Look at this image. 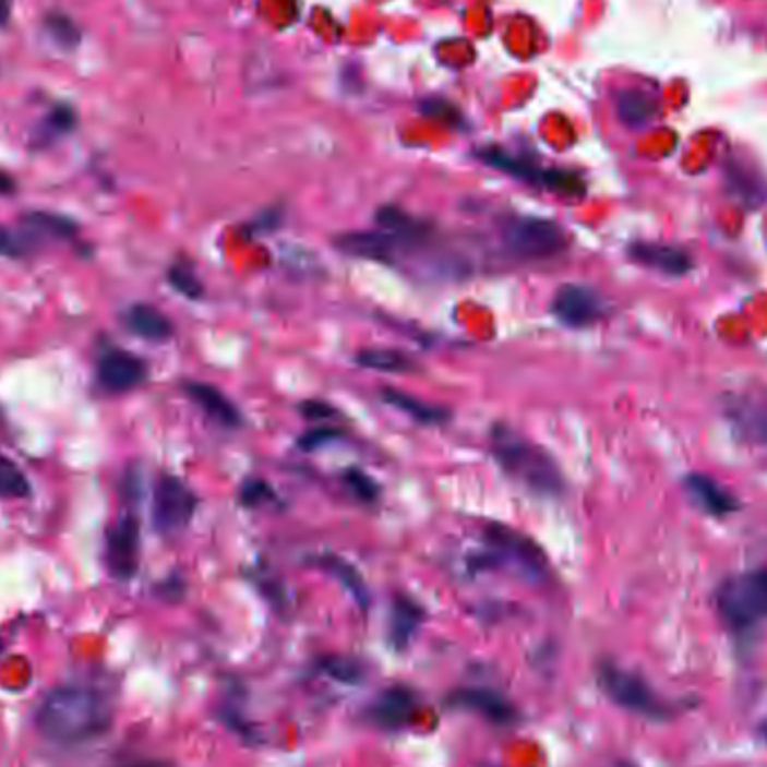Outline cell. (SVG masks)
<instances>
[{
    "instance_id": "cell-1",
    "label": "cell",
    "mask_w": 767,
    "mask_h": 767,
    "mask_svg": "<svg viewBox=\"0 0 767 767\" xmlns=\"http://www.w3.org/2000/svg\"><path fill=\"white\" fill-rule=\"evenodd\" d=\"M112 724V705L108 696L93 686H57L36 709V730L59 745L88 743L106 734Z\"/></svg>"
},
{
    "instance_id": "cell-2",
    "label": "cell",
    "mask_w": 767,
    "mask_h": 767,
    "mask_svg": "<svg viewBox=\"0 0 767 767\" xmlns=\"http://www.w3.org/2000/svg\"><path fill=\"white\" fill-rule=\"evenodd\" d=\"M492 456L499 467L530 492L556 496L563 490V476L556 460L535 442L525 440L505 424H496L490 433Z\"/></svg>"
},
{
    "instance_id": "cell-3",
    "label": "cell",
    "mask_w": 767,
    "mask_h": 767,
    "mask_svg": "<svg viewBox=\"0 0 767 767\" xmlns=\"http://www.w3.org/2000/svg\"><path fill=\"white\" fill-rule=\"evenodd\" d=\"M484 552H478L469 559V568L474 573L512 568L516 575L541 582L548 575V556L528 535L501 523L484 525L482 530Z\"/></svg>"
},
{
    "instance_id": "cell-4",
    "label": "cell",
    "mask_w": 767,
    "mask_h": 767,
    "mask_svg": "<svg viewBox=\"0 0 767 767\" xmlns=\"http://www.w3.org/2000/svg\"><path fill=\"white\" fill-rule=\"evenodd\" d=\"M720 620L732 631H750L767 618V568L727 579L716 592Z\"/></svg>"
},
{
    "instance_id": "cell-5",
    "label": "cell",
    "mask_w": 767,
    "mask_h": 767,
    "mask_svg": "<svg viewBox=\"0 0 767 767\" xmlns=\"http://www.w3.org/2000/svg\"><path fill=\"white\" fill-rule=\"evenodd\" d=\"M597 682L606 696L631 714L651 720H669L675 714V707L669 705L660 694H656L649 682L613 662L599 664Z\"/></svg>"
},
{
    "instance_id": "cell-6",
    "label": "cell",
    "mask_w": 767,
    "mask_h": 767,
    "mask_svg": "<svg viewBox=\"0 0 767 767\" xmlns=\"http://www.w3.org/2000/svg\"><path fill=\"white\" fill-rule=\"evenodd\" d=\"M503 248L520 261H546L568 248V233L550 218L512 216L501 225Z\"/></svg>"
},
{
    "instance_id": "cell-7",
    "label": "cell",
    "mask_w": 767,
    "mask_h": 767,
    "mask_svg": "<svg viewBox=\"0 0 767 767\" xmlns=\"http://www.w3.org/2000/svg\"><path fill=\"white\" fill-rule=\"evenodd\" d=\"M478 157L484 161V165H490L516 180L548 189L552 193L568 195V197H577L584 193V182L577 173L561 171V169H541L535 165V161L510 155L501 148H482L478 151Z\"/></svg>"
},
{
    "instance_id": "cell-8",
    "label": "cell",
    "mask_w": 767,
    "mask_h": 767,
    "mask_svg": "<svg viewBox=\"0 0 767 767\" xmlns=\"http://www.w3.org/2000/svg\"><path fill=\"white\" fill-rule=\"evenodd\" d=\"M197 496L189 484L171 474L159 476L153 492V525L161 535H178L191 523Z\"/></svg>"
},
{
    "instance_id": "cell-9",
    "label": "cell",
    "mask_w": 767,
    "mask_h": 767,
    "mask_svg": "<svg viewBox=\"0 0 767 767\" xmlns=\"http://www.w3.org/2000/svg\"><path fill=\"white\" fill-rule=\"evenodd\" d=\"M335 245L350 256L395 265L404 254L416 252L424 242L397 236L386 229L377 231H348L335 238Z\"/></svg>"
},
{
    "instance_id": "cell-10",
    "label": "cell",
    "mask_w": 767,
    "mask_h": 767,
    "mask_svg": "<svg viewBox=\"0 0 767 767\" xmlns=\"http://www.w3.org/2000/svg\"><path fill=\"white\" fill-rule=\"evenodd\" d=\"M106 568L119 582L135 577L140 568V520L133 514H124L108 530Z\"/></svg>"
},
{
    "instance_id": "cell-11",
    "label": "cell",
    "mask_w": 767,
    "mask_h": 767,
    "mask_svg": "<svg viewBox=\"0 0 767 767\" xmlns=\"http://www.w3.org/2000/svg\"><path fill=\"white\" fill-rule=\"evenodd\" d=\"M552 314L568 328H588L606 314V303L586 286H563L552 299Z\"/></svg>"
},
{
    "instance_id": "cell-12",
    "label": "cell",
    "mask_w": 767,
    "mask_h": 767,
    "mask_svg": "<svg viewBox=\"0 0 767 767\" xmlns=\"http://www.w3.org/2000/svg\"><path fill=\"white\" fill-rule=\"evenodd\" d=\"M420 707V696L407 684H393L384 690L369 709V718L382 730L397 732L414 722Z\"/></svg>"
},
{
    "instance_id": "cell-13",
    "label": "cell",
    "mask_w": 767,
    "mask_h": 767,
    "mask_svg": "<svg viewBox=\"0 0 767 767\" xmlns=\"http://www.w3.org/2000/svg\"><path fill=\"white\" fill-rule=\"evenodd\" d=\"M447 705L480 714L494 724H512L518 718L516 707L503 694L488 690V686H463V690L450 694Z\"/></svg>"
},
{
    "instance_id": "cell-14",
    "label": "cell",
    "mask_w": 767,
    "mask_h": 767,
    "mask_svg": "<svg viewBox=\"0 0 767 767\" xmlns=\"http://www.w3.org/2000/svg\"><path fill=\"white\" fill-rule=\"evenodd\" d=\"M99 384L110 393H127L146 380V363L127 350H108L97 367Z\"/></svg>"
},
{
    "instance_id": "cell-15",
    "label": "cell",
    "mask_w": 767,
    "mask_h": 767,
    "mask_svg": "<svg viewBox=\"0 0 767 767\" xmlns=\"http://www.w3.org/2000/svg\"><path fill=\"white\" fill-rule=\"evenodd\" d=\"M182 388H184L187 397L212 422H216V424H220L225 429H238L242 424V416L233 407V402L220 388H216L214 384H207V382H184Z\"/></svg>"
},
{
    "instance_id": "cell-16",
    "label": "cell",
    "mask_w": 767,
    "mask_h": 767,
    "mask_svg": "<svg viewBox=\"0 0 767 767\" xmlns=\"http://www.w3.org/2000/svg\"><path fill=\"white\" fill-rule=\"evenodd\" d=\"M628 254L635 263L669 276H682L694 267L692 256L684 250L662 245V242H635V245L628 248Z\"/></svg>"
},
{
    "instance_id": "cell-17",
    "label": "cell",
    "mask_w": 767,
    "mask_h": 767,
    "mask_svg": "<svg viewBox=\"0 0 767 767\" xmlns=\"http://www.w3.org/2000/svg\"><path fill=\"white\" fill-rule=\"evenodd\" d=\"M424 622V609L409 595H395L388 618V642L395 651L409 649L420 624Z\"/></svg>"
},
{
    "instance_id": "cell-18",
    "label": "cell",
    "mask_w": 767,
    "mask_h": 767,
    "mask_svg": "<svg viewBox=\"0 0 767 767\" xmlns=\"http://www.w3.org/2000/svg\"><path fill=\"white\" fill-rule=\"evenodd\" d=\"M684 490H686V496H690L707 514L724 516L736 510V499L727 490H722L720 484L709 476L692 474L684 480Z\"/></svg>"
},
{
    "instance_id": "cell-19",
    "label": "cell",
    "mask_w": 767,
    "mask_h": 767,
    "mask_svg": "<svg viewBox=\"0 0 767 767\" xmlns=\"http://www.w3.org/2000/svg\"><path fill=\"white\" fill-rule=\"evenodd\" d=\"M124 319H127L129 331L135 337L144 339V341L159 344V341H167V339L173 337L171 319L165 312H159L157 308H153V305L137 303V305L127 310Z\"/></svg>"
},
{
    "instance_id": "cell-20",
    "label": "cell",
    "mask_w": 767,
    "mask_h": 767,
    "mask_svg": "<svg viewBox=\"0 0 767 767\" xmlns=\"http://www.w3.org/2000/svg\"><path fill=\"white\" fill-rule=\"evenodd\" d=\"M314 565L316 568H321L323 573H328L331 577H335L348 592L350 597L357 601V606L361 611H369V603H371V595H369V588H367V582L361 579L359 571L355 568V565L337 554H321L314 559Z\"/></svg>"
},
{
    "instance_id": "cell-21",
    "label": "cell",
    "mask_w": 767,
    "mask_h": 767,
    "mask_svg": "<svg viewBox=\"0 0 767 767\" xmlns=\"http://www.w3.org/2000/svg\"><path fill=\"white\" fill-rule=\"evenodd\" d=\"M380 395H382L384 404H388V407H393L395 411L409 416L416 422L427 424V427L444 424V422H450V418H452V414L447 409L433 407V404L422 402V399H418V397H414L409 393H404V391H397V388H384Z\"/></svg>"
},
{
    "instance_id": "cell-22",
    "label": "cell",
    "mask_w": 767,
    "mask_h": 767,
    "mask_svg": "<svg viewBox=\"0 0 767 767\" xmlns=\"http://www.w3.org/2000/svg\"><path fill=\"white\" fill-rule=\"evenodd\" d=\"M377 223H380V229H386V231H393L397 236H404V238H411V240H418V242H427L433 233V227L416 216H409L407 212H402L399 207H382L377 212Z\"/></svg>"
},
{
    "instance_id": "cell-23",
    "label": "cell",
    "mask_w": 767,
    "mask_h": 767,
    "mask_svg": "<svg viewBox=\"0 0 767 767\" xmlns=\"http://www.w3.org/2000/svg\"><path fill=\"white\" fill-rule=\"evenodd\" d=\"M355 361L361 369L380 373H411L416 369V363L409 355L393 348H363L361 352H357Z\"/></svg>"
},
{
    "instance_id": "cell-24",
    "label": "cell",
    "mask_w": 767,
    "mask_h": 767,
    "mask_svg": "<svg viewBox=\"0 0 767 767\" xmlns=\"http://www.w3.org/2000/svg\"><path fill=\"white\" fill-rule=\"evenodd\" d=\"M316 671L344 684H359L363 678V667L346 656H326L316 660Z\"/></svg>"
},
{
    "instance_id": "cell-25",
    "label": "cell",
    "mask_w": 767,
    "mask_h": 767,
    "mask_svg": "<svg viewBox=\"0 0 767 767\" xmlns=\"http://www.w3.org/2000/svg\"><path fill=\"white\" fill-rule=\"evenodd\" d=\"M167 280L178 295L191 301L202 299V295H205V286H202V280L197 278L195 269L189 263H173L167 272Z\"/></svg>"
},
{
    "instance_id": "cell-26",
    "label": "cell",
    "mask_w": 767,
    "mask_h": 767,
    "mask_svg": "<svg viewBox=\"0 0 767 767\" xmlns=\"http://www.w3.org/2000/svg\"><path fill=\"white\" fill-rule=\"evenodd\" d=\"M29 496V482L21 467L8 456H0V499H25Z\"/></svg>"
},
{
    "instance_id": "cell-27",
    "label": "cell",
    "mask_w": 767,
    "mask_h": 767,
    "mask_svg": "<svg viewBox=\"0 0 767 767\" xmlns=\"http://www.w3.org/2000/svg\"><path fill=\"white\" fill-rule=\"evenodd\" d=\"M46 32H48V36L55 40L57 46H61L65 50L76 48L79 40H81V29L68 14H59V12L57 14H48Z\"/></svg>"
},
{
    "instance_id": "cell-28",
    "label": "cell",
    "mask_w": 767,
    "mask_h": 767,
    "mask_svg": "<svg viewBox=\"0 0 767 767\" xmlns=\"http://www.w3.org/2000/svg\"><path fill=\"white\" fill-rule=\"evenodd\" d=\"M620 117L626 121V124H644V121H649L656 112V106L649 97H644L642 93H624L620 97Z\"/></svg>"
},
{
    "instance_id": "cell-29",
    "label": "cell",
    "mask_w": 767,
    "mask_h": 767,
    "mask_svg": "<svg viewBox=\"0 0 767 767\" xmlns=\"http://www.w3.org/2000/svg\"><path fill=\"white\" fill-rule=\"evenodd\" d=\"M27 223L34 229L52 233L57 238H72L79 231V227L72 218L61 216V214H52V212H34L27 216Z\"/></svg>"
},
{
    "instance_id": "cell-30",
    "label": "cell",
    "mask_w": 767,
    "mask_h": 767,
    "mask_svg": "<svg viewBox=\"0 0 767 767\" xmlns=\"http://www.w3.org/2000/svg\"><path fill=\"white\" fill-rule=\"evenodd\" d=\"M341 480L346 482V488L363 503H375L380 499V484L367 471L355 469V467L344 469Z\"/></svg>"
},
{
    "instance_id": "cell-31",
    "label": "cell",
    "mask_w": 767,
    "mask_h": 767,
    "mask_svg": "<svg viewBox=\"0 0 767 767\" xmlns=\"http://www.w3.org/2000/svg\"><path fill=\"white\" fill-rule=\"evenodd\" d=\"M72 129H74V110H72L70 106L61 104V106L52 108V112H50L48 119L44 121V127H40L38 137L50 142V140H55V137H59V135L70 133Z\"/></svg>"
},
{
    "instance_id": "cell-32",
    "label": "cell",
    "mask_w": 767,
    "mask_h": 767,
    "mask_svg": "<svg viewBox=\"0 0 767 767\" xmlns=\"http://www.w3.org/2000/svg\"><path fill=\"white\" fill-rule=\"evenodd\" d=\"M238 501L242 503V507H261L265 503H274L276 492L269 482H265L261 478H250L240 484Z\"/></svg>"
},
{
    "instance_id": "cell-33",
    "label": "cell",
    "mask_w": 767,
    "mask_h": 767,
    "mask_svg": "<svg viewBox=\"0 0 767 767\" xmlns=\"http://www.w3.org/2000/svg\"><path fill=\"white\" fill-rule=\"evenodd\" d=\"M741 422L745 424V429L752 433L754 440H758L760 444L767 447V404H752V407L741 416Z\"/></svg>"
},
{
    "instance_id": "cell-34",
    "label": "cell",
    "mask_w": 767,
    "mask_h": 767,
    "mask_svg": "<svg viewBox=\"0 0 767 767\" xmlns=\"http://www.w3.org/2000/svg\"><path fill=\"white\" fill-rule=\"evenodd\" d=\"M220 720L229 727L231 732H236L240 739H245L248 743H256L259 741V736L254 734V727L245 718H242L240 709H236L231 705H225L220 709Z\"/></svg>"
},
{
    "instance_id": "cell-35",
    "label": "cell",
    "mask_w": 767,
    "mask_h": 767,
    "mask_svg": "<svg viewBox=\"0 0 767 767\" xmlns=\"http://www.w3.org/2000/svg\"><path fill=\"white\" fill-rule=\"evenodd\" d=\"M341 435V431L333 429V427H319V429H312L308 433H303L299 438V450L303 452H314L319 447H323V444H331L333 440H337Z\"/></svg>"
},
{
    "instance_id": "cell-36",
    "label": "cell",
    "mask_w": 767,
    "mask_h": 767,
    "mask_svg": "<svg viewBox=\"0 0 767 767\" xmlns=\"http://www.w3.org/2000/svg\"><path fill=\"white\" fill-rule=\"evenodd\" d=\"M422 110L431 117H440L442 121H450V124H458L460 121V115L458 110L450 104V101H442V99H431V101H424L422 104Z\"/></svg>"
},
{
    "instance_id": "cell-37",
    "label": "cell",
    "mask_w": 767,
    "mask_h": 767,
    "mask_svg": "<svg viewBox=\"0 0 767 767\" xmlns=\"http://www.w3.org/2000/svg\"><path fill=\"white\" fill-rule=\"evenodd\" d=\"M299 411L308 418V420H331L335 416V409L331 407V404L326 402H321V399H305Z\"/></svg>"
},
{
    "instance_id": "cell-38",
    "label": "cell",
    "mask_w": 767,
    "mask_h": 767,
    "mask_svg": "<svg viewBox=\"0 0 767 767\" xmlns=\"http://www.w3.org/2000/svg\"><path fill=\"white\" fill-rule=\"evenodd\" d=\"M23 254H25L23 240H19L10 229L0 227V256L16 259V256H23Z\"/></svg>"
},
{
    "instance_id": "cell-39",
    "label": "cell",
    "mask_w": 767,
    "mask_h": 767,
    "mask_svg": "<svg viewBox=\"0 0 767 767\" xmlns=\"http://www.w3.org/2000/svg\"><path fill=\"white\" fill-rule=\"evenodd\" d=\"M280 225V212L278 209H269V212H263L254 223H252V231H272Z\"/></svg>"
},
{
    "instance_id": "cell-40",
    "label": "cell",
    "mask_w": 767,
    "mask_h": 767,
    "mask_svg": "<svg viewBox=\"0 0 767 767\" xmlns=\"http://www.w3.org/2000/svg\"><path fill=\"white\" fill-rule=\"evenodd\" d=\"M159 595L161 597H167V599H176L182 595V582L180 579H171V582H165L159 588Z\"/></svg>"
},
{
    "instance_id": "cell-41",
    "label": "cell",
    "mask_w": 767,
    "mask_h": 767,
    "mask_svg": "<svg viewBox=\"0 0 767 767\" xmlns=\"http://www.w3.org/2000/svg\"><path fill=\"white\" fill-rule=\"evenodd\" d=\"M117 767H169V765L159 760H131V763H119Z\"/></svg>"
},
{
    "instance_id": "cell-42",
    "label": "cell",
    "mask_w": 767,
    "mask_h": 767,
    "mask_svg": "<svg viewBox=\"0 0 767 767\" xmlns=\"http://www.w3.org/2000/svg\"><path fill=\"white\" fill-rule=\"evenodd\" d=\"M16 187H14V180L8 176V173H3V171H0V195H8V193H12Z\"/></svg>"
},
{
    "instance_id": "cell-43",
    "label": "cell",
    "mask_w": 767,
    "mask_h": 767,
    "mask_svg": "<svg viewBox=\"0 0 767 767\" xmlns=\"http://www.w3.org/2000/svg\"><path fill=\"white\" fill-rule=\"evenodd\" d=\"M12 14V0H0V25H5Z\"/></svg>"
}]
</instances>
